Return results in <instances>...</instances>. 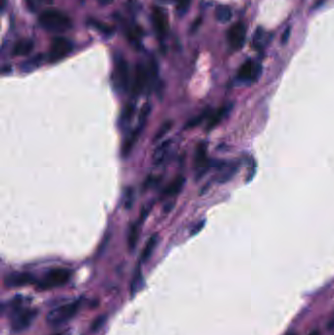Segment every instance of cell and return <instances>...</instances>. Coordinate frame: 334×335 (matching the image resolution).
Wrapping results in <instances>:
<instances>
[{"label":"cell","mask_w":334,"mask_h":335,"mask_svg":"<svg viewBox=\"0 0 334 335\" xmlns=\"http://www.w3.org/2000/svg\"><path fill=\"white\" fill-rule=\"evenodd\" d=\"M200 22H201V19H198L197 21H195V22H194L193 26L191 27V32H195V31L197 30V27L200 25Z\"/></svg>","instance_id":"34"},{"label":"cell","mask_w":334,"mask_h":335,"mask_svg":"<svg viewBox=\"0 0 334 335\" xmlns=\"http://www.w3.org/2000/svg\"><path fill=\"white\" fill-rule=\"evenodd\" d=\"M185 183H186V179L183 176H179L165 188L164 196L165 197H172V196L177 195L183 189V187L185 186Z\"/></svg>","instance_id":"18"},{"label":"cell","mask_w":334,"mask_h":335,"mask_svg":"<svg viewBox=\"0 0 334 335\" xmlns=\"http://www.w3.org/2000/svg\"><path fill=\"white\" fill-rule=\"evenodd\" d=\"M223 173L221 174V177L219 179V182L220 183H225L227 181H229L233 175L236 173L237 171V165L236 164H233V163H230V164H226L223 166Z\"/></svg>","instance_id":"25"},{"label":"cell","mask_w":334,"mask_h":335,"mask_svg":"<svg viewBox=\"0 0 334 335\" xmlns=\"http://www.w3.org/2000/svg\"><path fill=\"white\" fill-rule=\"evenodd\" d=\"M205 224V222L204 221H202V222H200V223H198V224H196L193 228H192V231H191V235H195V234H197L202 228H203V226H204Z\"/></svg>","instance_id":"32"},{"label":"cell","mask_w":334,"mask_h":335,"mask_svg":"<svg viewBox=\"0 0 334 335\" xmlns=\"http://www.w3.org/2000/svg\"><path fill=\"white\" fill-rule=\"evenodd\" d=\"M177 2V11L179 15L184 16L189 9L191 0H176Z\"/></svg>","instance_id":"30"},{"label":"cell","mask_w":334,"mask_h":335,"mask_svg":"<svg viewBox=\"0 0 334 335\" xmlns=\"http://www.w3.org/2000/svg\"><path fill=\"white\" fill-rule=\"evenodd\" d=\"M246 40V27L242 23L231 26L227 32V41L234 50L241 49Z\"/></svg>","instance_id":"9"},{"label":"cell","mask_w":334,"mask_h":335,"mask_svg":"<svg viewBox=\"0 0 334 335\" xmlns=\"http://www.w3.org/2000/svg\"><path fill=\"white\" fill-rule=\"evenodd\" d=\"M74 49V44L71 40L66 37H55L52 40L49 54H48V61L50 63H56L61 61L62 59L66 58Z\"/></svg>","instance_id":"5"},{"label":"cell","mask_w":334,"mask_h":335,"mask_svg":"<svg viewBox=\"0 0 334 335\" xmlns=\"http://www.w3.org/2000/svg\"><path fill=\"white\" fill-rule=\"evenodd\" d=\"M172 208H174V203H173V202H169V203L165 206V208H164L165 213H169V212L172 210Z\"/></svg>","instance_id":"35"},{"label":"cell","mask_w":334,"mask_h":335,"mask_svg":"<svg viewBox=\"0 0 334 335\" xmlns=\"http://www.w3.org/2000/svg\"><path fill=\"white\" fill-rule=\"evenodd\" d=\"M212 167V163L207 157V148L204 143L198 145L194 158V168L196 170L197 179L201 178L205 173Z\"/></svg>","instance_id":"11"},{"label":"cell","mask_w":334,"mask_h":335,"mask_svg":"<svg viewBox=\"0 0 334 335\" xmlns=\"http://www.w3.org/2000/svg\"><path fill=\"white\" fill-rule=\"evenodd\" d=\"M216 19L220 23H227L232 18V12L230 8L226 5H220L216 9Z\"/></svg>","instance_id":"23"},{"label":"cell","mask_w":334,"mask_h":335,"mask_svg":"<svg viewBox=\"0 0 334 335\" xmlns=\"http://www.w3.org/2000/svg\"><path fill=\"white\" fill-rule=\"evenodd\" d=\"M134 112H135V103L130 102L126 106V108L124 109V111L122 113V116H121V119H120V125L122 127H125L130 123Z\"/></svg>","instance_id":"24"},{"label":"cell","mask_w":334,"mask_h":335,"mask_svg":"<svg viewBox=\"0 0 334 335\" xmlns=\"http://www.w3.org/2000/svg\"><path fill=\"white\" fill-rule=\"evenodd\" d=\"M172 127H173V122H172L171 120L166 121V122L160 127L159 130L156 132V134H155V136H154V142H157V141L161 140L162 138H164V137L166 136V134H167L168 132H169V131L171 130V129H172Z\"/></svg>","instance_id":"27"},{"label":"cell","mask_w":334,"mask_h":335,"mask_svg":"<svg viewBox=\"0 0 334 335\" xmlns=\"http://www.w3.org/2000/svg\"><path fill=\"white\" fill-rule=\"evenodd\" d=\"M25 298L17 296L9 302L10 326L14 332H21L27 329L37 315L36 309L24 307Z\"/></svg>","instance_id":"1"},{"label":"cell","mask_w":334,"mask_h":335,"mask_svg":"<svg viewBox=\"0 0 334 335\" xmlns=\"http://www.w3.org/2000/svg\"><path fill=\"white\" fill-rule=\"evenodd\" d=\"M170 147H171V140H166L155 149L153 154V164L155 167H159L165 163L169 155Z\"/></svg>","instance_id":"14"},{"label":"cell","mask_w":334,"mask_h":335,"mask_svg":"<svg viewBox=\"0 0 334 335\" xmlns=\"http://www.w3.org/2000/svg\"><path fill=\"white\" fill-rule=\"evenodd\" d=\"M32 283H37L35 276L30 273H12L4 279V284L8 288L26 286Z\"/></svg>","instance_id":"10"},{"label":"cell","mask_w":334,"mask_h":335,"mask_svg":"<svg viewBox=\"0 0 334 335\" xmlns=\"http://www.w3.org/2000/svg\"><path fill=\"white\" fill-rule=\"evenodd\" d=\"M43 62H44V56L42 54H37V55L30 58L29 60L25 61L21 65L20 69L24 73H31L38 69L43 64Z\"/></svg>","instance_id":"16"},{"label":"cell","mask_w":334,"mask_h":335,"mask_svg":"<svg viewBox=\"0 0 334 335\" xmlns=\"http://www.w3.org/2000/svg\"><path fill=\"white\" fill-rule=\"evenodd\" d=\"M262 74V67L260 64L246 61L238 71V79L247 85H251L256 82L260 78Z\"/></svg>","instance_id":"6"},{"label":"cell","mask_w":334,"mask_h":335,"mask_svg":"<svg viewBox=\"0 0 334 335\" xmlns=\"http://www.w3.org/2000/svg\"><path fill=\"white\" fill-rule=\"evenodd\" d=\"M81 306V299H76L73 302L57 307L50 311L46 316V320L50 325L58 326L64 324L74 317Z\"/></svg>","instance_id":"3"},{"label":"cell","mask_w":334,"mask_h":335,"mask_svg":"<svg viewBox=\"0 0 334 335\" xmlns=\"http://www.w3.org/2000/svg\"><path fill=\"white\" fill-rule=\"evenodd\" d=\"M230 109H231V106H230V105H225V106L222 107L221 109H219L218 111L215 112V113L211 116V118H210V120H209V123H208L207 129H208V130H212V129H214L215 127H217V126L223 121V119L225 118V116L229 113Z\"/></svg>","instance_id":"19"},{"label":"cell","mask_w":334,"mask_h":335,"mask_svg":"<svg viewBox=\"0 0 334 335\" xmlns=\"http://www.w3.org/2000/svg\"><path fill=\"white\" fill-rule=\"evenodd\" d=\"M100 4H102V5H108V4H110V3H112V1L113 0H97Z\"/></svg>","instance_id":"36"},{"label":"cell","mask_w":334,"mask_h":335,"mask_svg":"<svg viewBox=\"0 0 334 335\" xmlns=\"http://www.w3.org/2000/svg\"><path fill=\"white\" fill-rule=\"evenodd\" d=\"M159 241V235L157 233L153 234L148 239V241L146 242L141 255H140V263H145L146 261L148 260L149 258L151 257V255L153 254L157 244Z\"/></svg>","instance_id":"20"},{"label":"cell","mask_w":334,"mask_h":335,"mask_svg":"<svg viewBox=\"0 0 334 335\" xmlns=\"http://www.w3.org/2000/svg\"><path fill=\"white\" fill-rule=\"evenodd\" d=\"M5 2H6V0H1V5H0V7H1V10L3 11V9L5 8Z\"/></svg>","instance_id":"38"},{"label":"cell","mask_w":334,"mask_h":335,"mask_svg":"<svg viewBox=\"0 0 334 335\" xmlns=\"http://www.w3.org/2000/svg\"><path fill=\"white\" fill-rule=\"evenodd\" d=\"M134 202V191L131 188H128L125 195V208L130 209Z\"/></svg>","instance_id":"31"},{"label":"cell","mask_w":334,"mask_h":335,"mask_svg":"<svg viewBox=\"0 0 334 335\" xmlns=\"http://www.w3.org/2000/svg\"><path fill=\"white\" fill-rule=\"evenodd\" d=\"M88 24L90 26L93 27L94 29H96L98 32H100L103 36H106V37H111L113 36V34L115 33V30L114 28L111 27V26H108L102 22H99L95 19H90L88 21Z\"/></svg>","instance_id":"21"},{"label":"cell","mask_w":334,"mask_h":335,"mask_svg":"<svg viewBox=\"0 0 334 335\" xmlns=\"http://www.w3.org/2000/svg\"><path fill=\"white\" fill-rule=\"evenodd\" d=\"M208 115H209V111H208V110L202 112L200 115H198V116L194 117L193 119L189 120V121L186 123V125L185 126V129H186V130H191V129H193V128L199 126V125L204 121L205 119L208 117Z\"/></svg>","instance_id":"26"},{"label":"cell","mask_w":334,"mask_h":335,"mask_svg":"<svg viewBox=\"0 0 334 335\" xmlns=\"http://www.w3.org/2000/svg\"><path fill=\"white\" fill-rule=\"evenodd\" d=\"M58 335H60V334H58Z\"/></svg>","instance_id":"41"},{"label":"cell","mask_w":334,"mask_h":335,"mask_svg":"<svg viewBox=\"0 0 334 335\" xmlns=\"http://www.w3.org/2000/svg\"><path fill=\"white\" fill-rule=\"evenodd\" d=\"M288 335H295V334H288Z\"/></svg>","instance_id":"40"},{"label":"cell","mask_w":334,"mask_h":335,"mask_svg":"<svg viewBox=\"0 0 334 335\" xmlns=\"http://www.w3.org/2000/svg\"><path fill=\"white\" fill-rule=\"evenodd\" d=\"M149 73L142 64H137L134 70V78L132 85V92L134 95L142 93L148 82Z\"/></svg>","instance_id":"12"},{"label":"cell","mask_w":334,"mask_h":335,"mask_svg":"<svg viewBox=\"0 0 334 335\" xmlns=\"http://www.w3.org/2000/svg\"><path fill=\"white\" fill-rule=\"evenodd\" d=\"M310 335H320V333L318 331H314V332H312Z\"/></svg>","instance_id":"39"},{"label":"cell","mask_w":334,"mask_h":335,"mask_svg":"<svg viewBox=\"0 0 334 335\" xmlns=\"http://www.w3.org/2000/svg\"><path fill=\"white\" fill-rule=\"evenodd\" d=\"M39 25L50 33H65L72 28V20L58 10H45L38 18Z\"/></svg>","instance_id":"2"},{"label":"cell","mask_w":334,"mask_h":335,"mask_svg":"<svg viewBox=\"0 0 334 335\" xmlns=\"http://www.w3.org/2000/svg\"><path fill=\"white\" fill-rule=\"evenodd\" d=\"M152 24L154 30L160 39H164L167 37L169 32V21L166 11L159 7L155 6L152 11Z\"/></svg>","instance_id":"7"},{"label":"cell","mask_w":334,"mask_h":335,"mask_svg":"<svg viewBox=\"0 0 334 335\" xmlns=\"http://www.w3.org/2000/svg\"><path fill=\"white\" fill-rule=\"evenodd\" d=\"M115 78L120 90L127 91L130 85V71L127 61L123 57H117L115 62Z\"/></svg>","instance_id":"8"},{"label":"cell","mask_w":334,"mask_h":335,"mask_svg":"<svg viewBox=\"0 0 334 335\" xmlns=\"http://www.w3.org/2000/svg\"><path fill=\"white\" fill-rule=\"evenodd\" d=\"M53 0H25L27 7L32 12H37L43 5L50 4Z\"/></svg>","instance_id":"28"},{"label":"cell","mask_w":334,"mask_h":335,"mask_svg":"<svg viewBox=\"0 0 334 335\" xmlns=\"http://www.w3.org/2000/svg\"><path fill=\"white\" fill-rule=\"evenodd\" d=\"M271 40V35L264 29L258 28L253 36V46L255 49L261 50L265 48Z\"/></svg>","instance_id":"15"},{"label":"cell","mask_w":334,"mask_h":335,"mask_svg":"<svg viewBox=\"0 0 334 335\" xmlns=\"http://www.w3.org/2000/svg\"><path fill=\"white\" fill-rule=\"evenodd\" d=\"M141 280H142V275H141V271H140V267L138 265L136 271H135V275L133 278V281H132V286H131V294L134 295L136 293V291L138 290V288L141 285Z\"/></svg>","instance_id":"29"},{"label":"cell","mask_w":334,"mask_h":335,"mask_svg":"<svg viewBox=\"0 0 334 335\" xmlns=\"http://www.w3.org/2000/svg\"><path fill=\"white\" fill-rule=\"evenodd\" d=\"M71 278V272L68 269L56 268L48 271L42 279L37 280L38 290H47L65 285Z\"/></svg>","instance_id":"4"},{"label":"cell","mask_w":334,"mask_h":335,"mask_svg":"<svg viewBox=\"0 0 334 335\" xmlns=\"http://www.w3.org/2000/svg\"><path fill=\"white\" fill-rule=\"evenodd\" d=\"M289 35H290V29H286L282 35V38H281V42L282 44H285L287 41H288V37H289Z\"/></svg>","instance_id":"33"},{"label":"cell","mask_w":334,"mask_h":335,"mask_svg":"<svg viewBox=\"0 0 334 335\" xmlns=\"http://www.w3.org/2000/svg\"><path fill=\"white\" fill-rule=\"evenodd\" d=\"M34 49V42L31 39H23L18 41L12 51L13 56H25L30 54Z\"/></svg>","instance_id":"17"},{"label":"cell","mask_w":334,"mask_h":335,"mask_svg":"<svg viewBox=\"0 0 334 335\" xmlns=\"http://www.w3.org/2000/svg\"><path fill=\"white\" fill-rule=\"evenodd\" d=\"M328 329H334V316L331 318V320H330V322H329V324H328Z\"/></svg>","instance_id":"37"},{"label":"cell","mask_w":334,"mask_h":335,"mask_svg":"<svg viewBox=\"0 0 334 335\" xmlns=\"http://www.w3.org/2000/svg\"><path fill=\"white\" fill-rule=\"evenodd\" d=\"M141 223H142L138 220L136 223L132 224V226L130 228L129 239H128V245H129V249L130 251L134 250L135 247H136V244L138 241V237H139V230H140Z\"/></svg>","instance_id":"22"},{"label":"cell","mask_w":334,"mask_h":335,"mask_svg":"<svg viewBox=\"0 0 334 335\" xmlns=\"http://www.w3.org/2000/svg\"><path fill=\"white\" fill-rule=\"evenodd\" d=\"M146 121H141V120H138V123H137V126L134 130H132L129 135V137L126 139L124 145H123V148H122V154L124 157H128L131 152L132 148L134 147V145L136 144L138 138H139V135L140 133L142 132L143 129L145 128V125H146Z\"/></svg>","instance_id":"13"}]
</instances>
